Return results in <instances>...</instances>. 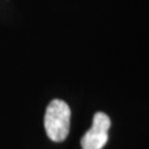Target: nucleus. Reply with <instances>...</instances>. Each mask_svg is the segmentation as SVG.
Masks as SVG:
<instances>
[{
    "label": "nucleus",
    "mask_w": 149,
    "mask_h": 149,
    "mask_svg": "<svg viewBox=\"0 0 149 149\" xmlns=\"http://www.w3.org/2000/svg\"><path fill=\"white\" fill-rule=\"evenodd\" d=\"M111 119L104 113H96L93 118L92 127L81 139L83 149H103L108 140V129Z\"/></svg>",
    "instance_id": "f03ea898"
},
{
    "label": "nucleus",
    "mask_w": 149,
    "mask_h": 149,
    "mask_svg": "<svg viewBox=\"0 0 149 149\" xmlns=\"http://www.w3.org/2000/svg\"><path fill=\"white\" fill-rule=\"evenodd\" d=\"M70 123L69 105L61 100H53L49 104L44 116V128L48 137L55 143L65 140L70 132Z\"/></svg>",
    "instance_id": "f257e3e1"
}]
</instances>
